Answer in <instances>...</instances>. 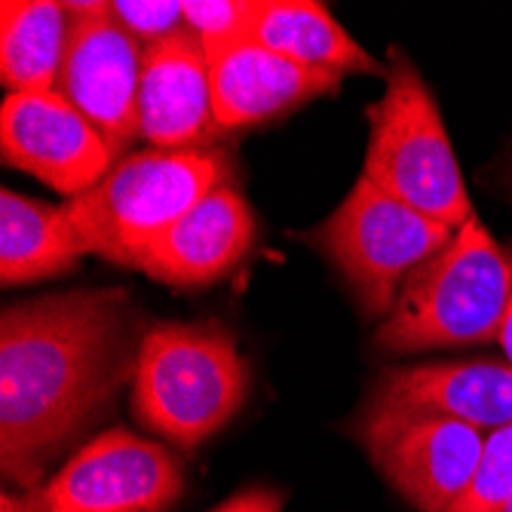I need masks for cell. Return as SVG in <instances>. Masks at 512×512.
Masks as SVG:
<instances>
[{
  "mask_svg": "<svg viewBox=\"0 0 512 512\" xmlns=\"http://www.w3.org/2000/svg\"><path fill=\"white\" fill-rule=\"evenodd\" d=\"M135 371L123 289H80L0 313V470L28 491Z\"/></svg>",
  "mask_w": 512,
  "mask_h": 512,
  "instance_id": "obj_1",
  "label": "cell"
},
{
  "mask_svg": "<svg viewBox=\"0 0 512 512\" xmlns=\"http://www.w3.org/2000/svg\"><path fill=\"white\" fill-rule=\"evenodd\" d=\"M509 307V255L473 215L436 258L408 276L375 344L384 353L408 356L497 341Z\"/></svg>",
  "mask_w": 512,
  "mask_h": 512,
  "instance_id": "obj_2",
  "label": "cell"
},
{
  "mask_svg": "<svg viewBox=\"0 0 512 512\" xmlns=\"http://www.w3.org/2000/svg\"><path fill=\"white\" fill-rule=\"evenodd\" d=\"M249 378L246 356L221 325H154L135 353L132 414L178 448H197L243 408Z\"/></svg>",
  "mask_w": 512,
  "mask_h": 512,
  "instance_id": "obj_3",
  "label": "cell"
},
{
  "mask_svg": "<svg viewBox=\"0 0 512 512\" xmlns=\"http://www.w3.org/2000/svg\"><path fill=\"white\" fill-rule=\"evenodd\" d=\"M227 181L221 154L212 151H138L74 197L65 212L86 255L138 267L148 246Z\"/></svg>",
  "mask_w": 512,
  "mask_h": 512,
  "instance_id": "obj_4",
  "label": "cell"
},
{
  "mask_svg": "<svg viewBox=\"0 0 512 512\" xmlns=\"http://www.w3.org/2000/svg\"><path fill=\"white\" fill-rule=\"evenodd\" d=\"M384 77V96L368 108L371 135L362 178L399 203L460 230L476 212L433 92L399 46L390 50Z\"/></svg>",
  "mask_w": 512,
  "mask_h": 512,
  "instance_id": "obj_5",
  "label": "cell"
},
{
  "mask_svg": "<svg viewBox=\"0 0 512 512\" xmlns=\"http://www.w3.org/2000/svg\"><path fill=\"white\" fill-rule=\"evenodd\" d=\"M457 230L417 212L359 175L347 200L310 243L341 270L365 316H390L408 276L436 258Z\"/></svg>",
  "mask_w": 512,
  "mask_h": 512,
  "instance_id": "obj_6",
  "label": "cell"
},
{
  "mask_svg": "<svg viewBox=\"0 0 512 512\" xmlns=\"http://www.w3.org/2000/svg\"><path fill=\"white\" fill-rule=\"evenodd\" d=\"M181 494L184 470L166 445L111 430L25 500L31 512H163Z\"/></svg>",
  "mask_w": 512,
  "mask_h": 512,
  "instance_id": "obj_7",
  "label": "cell"
},
{
  "mask_svg": "<svg viewBox=\"0 0 512 512\" xmlns=\"http://www.w3.org/2000/svg\"><path fill=\"white\" fill-rule=\"evenodd\" d=\"M65 10L71 28L56 89L99 129L117 157L142 135L138 86L145 46L111 16V4H65Z\"/></svg>",
  "mask_w": 512,
  "mask_h": 512,
  "instance_id": "obj_8",
  "label": "cell"
},
{
  "mask_svg": "<svg viewBox=\"0 0 512 512\" xmlns=\"http://www.w3.org/2000/svg\"><path fill=\"white\" fill-rule=\"evenodd\" d=\"M485 436L445 417L368 408L359 424V442L381 476L421 512H445L463 494L482 460Z\"/></svg>",
  "mask_w": 512,
  "mask_h": 512,
  "instance_id": "obj_9",
  "label": "cell"
},
{
  "mask_svg": "<svg viewBox=\"0 0 512 512\" xmlns=\"http://www.w3.org/2000/svg\"><path fill=\"white\" fill-rule=\"evenodd\" d=\"M0 154L65 197H80L111 172L108 142L59 89L10 92L0 108Z\"/></svg>",
  "mask_w": 512,
  "mask_h": 512,
  "instance_id": "obj_10",
  "label": "cell"
},
{
  "mask_svg": "<svg viewBox=\"0 0 512 512\" xmlns=\"http://www.w3.org/2000/svg\"><path fill=\"white\" fill-rule=\"evenodd\" d=\"M368 411L445 417L494 433L512 424V365L473 359L396 368L371 393Z\"/></svg>",
  "mask_w": 512,
  "mask_h": 512,
  "instance_id": "obj_11",
  "label": "cell"
},
{
  "mask_svg": "<svg viewBox=\"0 0 512 512\" xmlns=\"http://www.w3.org/2000/svg\"><path fill=\"white\" fill-rule=\"evenodd\" d=\"M138 129L160 151H200L221 132L212 114L209 59L191 31L145 46Z\"/></svg>",
  "mask_w": 512,
  "mask_h": 512,
  "instance_id": "obj_12",
  "label": "cell"
},
{
  "mask_svg": "<svg viewBox=\"0 0 512 512\" xmlns=\"http://www.w3.org/2000/svg\"><path fill=\"white\" fill-rule=\"evenodd\" d=\"M255 234L258 224L249 203L224 181L163 230L138 261V270L166 286H209L249 255Z\"/></svg>",
  "mask_w": 512,
  "mask_h": 512,
  "instance_id": "obj_13",
  "label": "cell"
},
{
  "mask_svg": "<svg viewBox=\"0 0 512 512\" xmlns=\"http://www.w3.org/2000/svg\"><path fill=\"white\" fill-rule=\"evenodd\" d=\"M209 59L212 114L224 129H246L301 108L310 99L329 96L341 77L304 68L279 56L258 40H243Z\"/></svg>",
  "mask_w": 512,
  "mask_h": 512,
  "instance_id": "obj_14",
  "label": "cell"
},
{
  "mask_svg": "<svg viewBox=\"0 0 512 512\" xmlns=\"http://www.w3.org/2000/svg\"><path fill=\"white\" fill-rule=\"evenodd\" d=\"M252 40L325 74H387L316 0H258Z\"/></svg>",
  "mask_w": 512,
  "mask_h": 512,
  "instance_id": "obj_15",
  "label": "cell"
},
{
  "mask_svg": "<svg viewBox=\"0 0 512 512\" xmlns=\"http://www.w3.org/2000/svg\"><path fill=\"white\" fill-rule=\"evenodd\" d=\"M83 246L68 221L65 206L37 203L13 191L0 194V279L25 286L71 270Z\"/></svg>",
  "mask_w": 512,
  "mask_h": 512,
  "instance_id": "obj_16",
  "label": "cell"
},
{
  "mask_svg": "<svg viewBox=\"0 0 512 512\" xmlns=\"http://www.w3.org/2000/svg\"><path fill=\"white\" fill-rule=\"evenodd\" d=\"M68 10L56 0H4L0 4V80L10 92H50L59 86Z\"/></svg>",
  "mask_w": 512,
  "mask_h": 512,
  "instance_id": "obj_17",
  "label": "cell"
},
{
  "mask_svg": "<svg viewBox=\"0 0 512 512\" xmlns=\"http://www.w3.org/2000/svg\"><path fill=\"white\" fill-rule=\"evenodd\" d=\"M512 500V424L485 436L479 467L445 512H503Z\"/></svg>",
  "mask_w": 512,
  "mask_h": 512,
  "instance_id": "obj_18",
  "label": "cell"
},
{
  "mask_svg": "<svg viewBox=\"0 0 512 512\" xmlns=\"http://www.w3.org/2000/svg\"><path fill=\"white\" fill-rule=\"evenodd\" d=\"M184 25L203 43L206 56L252 40L258 0H184Z\"/></svg>",
  "mask_w": 512,
  "mask_h": 512,
  "instance_id": "obj_19",
  "label": "cell"
},
{
  "mask_svg": "<svg viewBox=\"0 0 512 512\" xmlns=\"http://www.w3.org/2000/svg\"><path fill=\"white\" fill-rule=\"evenodd\" d=\"M111 16L142 46L188 31V25H184V7L178 0H114Z\"/></svg>",
  "mask_w": 512,
  "mask_h": 512,
  "instance_id": "obj_20",
  "label": "cell"
},
{
  "mask_svg": "<svg viewBox=\"0 0 512 512\" xmlns=\"http://www.w3.org/2000/svg\"><path fill=\"white\" fill-rule=\"evenodd\" d=\"M286 494L276 488H246L209 512H283Z\"/></svg>",
  "mask_w": 512,
  "mask_h": 512,
  "instance_id": "obj_21",
  "label": "cell"
},
{
  "mask_svg": "<svg viewBox=\"0 0 512 512\" xmlns=\"http://www.w3.org/2000/svg\"><path fill=\"white\" fill-rule=\"evenodd\" d=\"M497 344H500V350L506 353V362L512 365V307H509V313H506V319H503V329H500V335H497Z\"/></svg>",
  "mask_w": 512,
  "mask_h": 512,
  "instance_id": "obj_22",
  "label": "cell"
},
{
  "mask_svg": "<svg viewBox=\"0 0 512 512\" xmlns=\"http://www.w3.org/2000/svg\"><path fill=\"white\" fill-rule=\"evenodd\" d=\"M0 512H31V509H28V500L25 497L4 494V497H0Z\"/></svg>",
  "mask_w": 512,
  "mask_h": 512,
  "instance_id": "obj_23",
  "label": "cell"
},
{
  "mask_svg": "<svg viewBox=\"0 0 512 512\" xmlns=\"http://www.w3.org/2000/svg\"><path fill=\"white\" fill-rule=\"evenodd\" d=\"M503 512H512V500H509V506H506V509H503Z\"/></svg>",
  "mask_w": 512,
  "mask_h": 512,
  "instance_id": "obj_24",
  "label": "cell"
},
{
  "mask_svg": "<svg viewBox=\"0 0 512 512\" xmlns=\"http://www.w3.org/2000/svg\"><path fill=\"white\" fill-rule=\"evenodd\" d=\"M506 255H509V264H512V249H509V252H506Z\"/></svg>",
  "mask_w": 512,
  "mask_h": 512,
  "instance_id": "obj_25",
  "label": "cell"
}]
</instances>
